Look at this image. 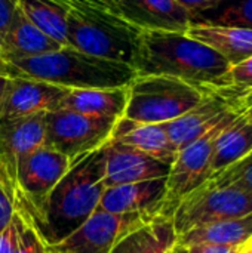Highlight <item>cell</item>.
<instances>
[{"label":"cell","instance_id":"ba28073f","mask_svg":"<svg viewBox=\"0 0 252 253\" xmlns=\"http://www.w3.org/2000/svg\"><path fill=\"white\" fill-rule=\"evenodd\" d=\"M252 212L250 191L238 187H212L206 182L186 196L172 215L177 236L192 228L232 218H241Z\"/></svg>","mask_w":252,"mask_h":253},{"label":"cell","instance_id":"83f0119b","mask_svg":"<svg viewBox=\"0 0 252 253\" xmlns=\"http://www.w3.org/2000/svg\"><path fill=\"white\" fill-rule=\"evenodd\" d=\"M12 221L15 224V248L12 253H49L37 231L24 218L15 212Z\"/></svg>","mask_w":252,"mask_h":253},{"label":"cell","instance_id":"484cf974","mask_svg":"<svg viewBox=\"0 0 252 253\" xmlns=\"http://www.w3.org/2000/svg\"><path fill=\"white\" fill-rule=\"evenodd\" d=\"M252 89V55L250 58L230 67L227 74L223 77L220 86L212 90L223 96L226 101L245 93Z\"/></svg>","mask_w":252,"mask_h":253},{"label":"cell","instance_id":"8992f818","mask_svg":"<svg viewBox=\"0 0 252 253\" xmlns=\"http://www.w3.org/2000/svg\"><path fill=\"white\" fill-rule=\"evenodd\" d=\"M238 114L239 111L232 108L208 132L178 151L166 178V193L160 216L172 219V215L181 200L211 178V162L215 139Z\"/></svg>","mask_w":252,"mask_h":253},{"label":"cell","instance_id":"7402d4cb","mask_svg":"<svg viewBox=\"0 0 252 253\" xmlns=\"http://www.w3.org/2000/svg\"><path fill=\"white\" fill-rule=\"evenodd\" d=\"M252 240V212L218 222L205 224L177 237V245L189 248L199 243L215 245H247Z\"/></svg>","mask_w":252,"mask_h":253},{"label":"cell","instance_id":"e575fe53","mask_svg":"<svg viewBox=\"0 0 252 253\" xmlns=\"http://www.w3.org/2000/svg\"><path fill=\"white\" fill-rule=\"evenodd\" d=\"M85 1H89L92 4H98V6H102V7H107L113 12L117 10V0H85ZM117 13V12H116Z\"/></svg>","mask_w":252,"mask_h":253},{"label":"cell","instance_id":"e0dca14e","mask_svg":"<svg viewBox=\"0 0 252 253\" xmlns=\"http://www.w3.org/2000/svg\"><path fill=\"white\" fill-rule=\"evenodd\" d=\"M110 141L132 147L168 165H172L178 154L163 123H137L122 117L117 120Z\"/></svg>","mask_w":252,"mask_h":253},{"label":"cell","instance_id":"d6a6232c","mask_svg":"<svg viewBox=\"0 0 252 253\" xmlns=\"http://www.w3.org/2000/svg\"><path fill=\"white\" fill-rule=\"evenodd\" d=\"M13 248H15V224L13 221H10V224L0 233V253H12Z\"/></svg>","mask_w":252,"mask_h":253},{"label":"cell","instance_id":"f35d334b","mask_svg":"<svg viewBox=\"0 0 252 253\" xmlns=\"http://www.w3.org/2000/svg\"><path fill=\"white\" fill-rule=\"evenodd\" d=\"M239 253H252V240L250 243H247V245L244 246V249Z\"/></svg>","mask_w":252,"mask_h":253},{"label":"cell","instance_id":"6da1fadb","mask_svg":"<svg viewBox=\"0 0 252 253\" xmlns=\"http://www.w3.org/2000/svg\"><path fill=\"white\" fill-rule=\"evenodd\" d=\"M104 150L76 162L39 203L15 211L52 246L76 231L98 208L104 185Z\"/></svg>","mask_w":252,"mask_h":253},{"label":"cell","instance_id":"5b68a950","mask_svg":"<svg viewBox=\"0 0 252 253\" xmlns=\"http://www.w3.org/2000/svg\"><path fill=\"white\" fill-rule=\"evenodd\" d=\"M208 92L166 76H137L128 86L123 119L137 123H168L195 105Z\"/></svg>","mask_w":252,"mask_h":253},{"label":"cell","instance_id":"836d02e7","mask_svg":"<svg viewBox=\"0 0 252 253\" xmlns=\"http://www.w3.org/2000/svg\"><path fill=\"white\" fill-rule=\"evenodd\" d=\"M181 6H184L186 9H189L192 12V15L201 12L202 9L211 6L212 3H215L217 0H177Z\"/></svg>","mask_w":252,"mask_h":253},{"label":"cell","instance_id":"f546056e","mask_svg":"<svg viewBox=\"0 0 252 253\" xmlns=\"http://www.w3.org/2000/svg\"><path fill=\"white\" fill-rule=\"evenodd\" d=\"M16 7V0H0V47L9 31Z\"/></svg>","mask_w":252,"mask_h":253},{"label":"cell","instance_id":"2e32d148","mask_svg":"<svg viewBox=\"0 0 252 253\" xmlns=\"http://www.w3.org/2000/svg\"><path fill=\"white\" fill-rule=\"evenodd\" d=\"M233 107L218 93L208 92L203 99L183 116L163 123L172 145L180 151L220 122Z\"/></svg>","mask_w":252,"mask_h":253},{"label":"cell","instance_id":"277c9868","mask_svg":"<svg viewBox=\"0 0 252 253\" xmlns=\"http://www.w3.org/2000/svg\"><path fill=\"white\" fill-rule=\"evenodd\" d=\"M67 9V43L86 55L137 68L143 30L116 12L85 0H58Z\"/></svg>","mask_w":252,"mask_h":253},{"label":"cell","instance_id":"d4e9b609","mask_svg":"<svg viewBox=\"0 0 252 253\" xmlns=\"http://www.w3.org/2000/svg\"><path fill=\"white\" fill-rule=\"evenodd\" d=\"M177 237L172 219L159 216L129 236L131 253H169Z\"/></svg>","mask_w":252,"mask_h":253},{"label":"cell","instance_id":"74e56055","mask_svg":"<svg viewBox=\"0 0 252 253\" xmlns=\"http://www.w3.org/2000/svg\"><path fill=\"white\" fill-rule=\"evenodd\" d=\"M169 253H187V249H186L184 246H180V245L175 243V246L172 248V251Z\"/></svg>","mask_w":252,"mask_h":253},{"label":"cell","instance_id":"7a4b0ae2","mask_svg":"<svg viewBox=\"0 0 252 253\" xmlns=\"http://www.w3.org/2000/svg\"><path fill=\"white\" fill-rule=\"evenodd\" d=\"M230 64L187 33L143 31L137 76H166L203 92L215 90Z\"/></svg>","mask_w":252,"mask_h":253},{"label":"cell","instance_id":"9a60e30c","mask_svg":"<svg viewBox=\"0 0 252 253\" xmlns=\"http://www.w3.org/2000/svg\"><path fill=\"white\" fill-rule=\"evenodd\" d=\"M166 193V178L108 187L104 190L98 209L111 213H146L160 216Z\"/></svg>","mask_w":252,"mask_h":253},{"label":"cell","instance_id":"52a82bcc","mask_svg":"<svg viewBox=\"0 0 252 253\" xmlns=\"http://www.w3.org/2000/svg\"><path fill=\"white\" fill-rule=\"evenodd\" d=\"M45 145L64 154L71 165L102 148L117 123L108 117H94L58 108L46 113Z\"/></svg>","mask_w":252,"mask_h":253},{"label":"cell","instance_id":"4316f807","mask_svg":"<svg viewBox=\"0 0 252 253\" xmlns=\"http://www.w3.org/2000/svg\"><path fill=\"white\" fill-rule=\"evenodd\" d=\"M206 184L212 187H238L250 191L252 188V151L224 170L214 173Z\"/></svg>","mask_w":252,"mask_h":253},{"label":"cell","instance_id":"7c38bea8","mask_svg":"<svg viewBox=\"0 0 252 253\" xmlns=\"http://www.w3.org/2000/svg\"><path fill=\"white\" fill-rule=\"evenodd\" d=\"M68 90L40 80L7 77L0 122L55 111Z\"/></svg>","mask_w":252,"mask_h":253},{"label":"cell","instance_id":"f1b7e54d","mask_svg":"<svg viewBox=\"0 0 252 253\" xmlns=\"http://www.w3.org/2000/svg\"><path fill=\"white\" fill-rule=\"evenodd\" d=\"M15 213L13 197L0 181V233L10 224Z\"/></svg>","mask_w":252,"mask_h":253},{"label":"cell","instance_id":"8d00e7d4","mask_svg":"<svg viewBox=\"0 0 252 253\" xmlns=\"http://www.w3.org/2000/svg\"><path fill=\"white\" fill-rule=\"evenodd\" d=\"M6 83H7V77H4L3 74H0V111H1V105H3V98H4V90H6Z\"/></svg>","mask_w":252,"mask_h":253},{"label":"cell","instance_id":"1f68e13d","mask_svg":"<svg viewBox=\"0 0 252 253\" xmlns=\"http://www.w3.org/2000/svg\"><path fill=\"white\" fill-rule=\"evenodd\" d=\"M227 102L235 110H238L239 113H245L250 117H252V89L245 92V93H241L238 96H233V98L227 99Z\"/></svg>","mask_w":252,"mask_h":253},{"label":"cell","instance_id":"cb8c5ba5","mask_svg":"<svg viewBox=\"0 0 252 253\" xmlns=\"http://www.w3.org/2000/svg\"><path fill=\"white\" fill-rule=\"evenodd\" d=\"M192 24L252 30V0H217L195 13Z\"/></svg>","mask_w":252,"mask_h":253},{"label":"cell","instance_id":"5bb4252c","mask_svg":"<svg viewBox=\"0 0 252 253\" xmlns=\"http://www.w3.org/2000/svg\"><path fill=\"white\" fill-rule=\"evenodd\" d=\"M116 12L143 31L187 33L193 18L177 0H117Z\"/></svg>","mask_w":252,"mask_h":253},{"label":"cell","instance_id":"d6986e66","mask_svg":"<svg viewBox=\"0 0 252 253\" xmlns=\"http://www.w3.org/2000/svg\"><path fill=\"white\" fill-rule=\"evenodd\" d=\"M128 104V86L111 89H70L59 108L94 117L119 120Z\"/></svg>","mask_w":252,"mask_h":253},{"label":"cell","instance_id":"d590c367","mask_svg":"<svg viewBox=\"0 0 252 253\" xmlns=\"http://www.w3.org/2000/svg\"><path fill=\"white\" fill-rule=\"evenodd\" d=\"M111 253H131V239L126 237L125 240H122Z\"/></svg>","mask_w":252,"mask_h":253},{"label":"cell","instance_id":"3957f363","mask_svg":"<svg viewBox=\"0 0 252 253\" xmlns=\"http://www.w3.org/2000/svg\"><path fill=\"white\" fill-rule=\"evenodd\" d=\"M0 74L40 80L65 89L126 87L137 77L135 68L126 64L95 58L70 46L13 62L0 59Z\"/></svg>","mask_w":252,"mask_h":253},{"label":"cell","instance_id":"ab89813d","mask_svg":"<svg viewBox=\"0 0 252 253\" xmlns=\"http://www.w3.org/2000/svg\"><path fill=\"white\" fill-rule=\"evenodd\" d=\"M250 194H251V196H252V188H251V190H250Z\"/></svg>","mask_w":252,"mask_h":253},{"label":"cell","instance_id":"4dcf8cb0","mask_svg":"<svg viewBox=\"0 0 252 253\" xmlns=\"http://www.w3.org/2000/svg\"><path fill=\"white\" fill-rule=\"evenodd\" d=\"M245 245H215V243H199L186 248L187 253H239Z\"/></svg>","mask_w":252,"mask_h":253},{"label":"cell","instance_id":"ffe728a7","mask_svg":"<svg viewBox=\"0 0 252 253\" xmlns=\"http://www.w3.org/2000/svg\"><path fill=\"white\" fill-rule=\"evenodd\" d=\"M187 34L220 53L230 65L252 55V30L192 24Z\"/></svg>","mask_w":252,"mask_h":253},{"label":"cell","instance_id":"44dd1931","mask_svg":"<svg viewBox=\"0 0 252 253\" xmlns=\"http://www.w3.org/2000/svg\"><path fill=\"white\" fill-rule=\"evenodd\" d=\"M252 151V117L239 113L217 136L211 172L212 175L224 170L235 162L244 159ZM211 175V176H212Z\"/></svg>","mask_w":252,"mask_h":253},{"label":"cell","instance_id":"4fadbf2b","mask_svg":"<svg viewBox=\"0 0 252 253\" xmlns=\"http://www.w3.org/2000/svg\"><path fill=\"white\" fill-rule=\"evenodd\" d=\"M102 150L105 188L168 178L171 170V165L116 141H108Z\"/></svg>","mask_w":252,"mask_h":253},{"label":"cell","instance_id":"9c48e42d","mask_svg":"<svg viewBox=\"0 0 252 253\" xmlns=\"http://www.w3.org/2000/svg\"><path fill=\"white\" fill-rule=\"evenodd\" d=\"M159 216L97 211L68 237L48 246L49 253H111L126 237Z\"/></svg>","mask_w":252,"mask_h":253},{"label":"cell","instance_id":"8fae6325","mask_svg":"<svg viewBox=\"0 0 252 253\" xmlns=\"http://www.w3.org/2000/svg\"><path fill=\"white\" fill-rule=\"evenodd\" d=\"M46 113L0 122V181L15 196L16 166L27 154L45 145Z\"/></svg>","mask_w":252,"mask_h":253},{"label":"cell","instance_id":"ac0fdd59","mask_svg":"<svg viewBox=\"0 0 252 253\" xmlns=\"http://www.w3.org/2000/svg\"><path fill=\"white\" fill-rule=\"evenodd\" d=\"M59 47L64 46L52 40L42 30H39L24 15V12L16 7L9 31L0 47V59L6 62H13L53 52Z\"/></svg>","mask_w":252,"mask_h":253},{"label":"cell","instance_id":"30bf717a","mask_svg":"<svg viewBox=\"0 0 252 253\" xmlns=\"http://www.w3.org/2000/svg\"><path fill=\"white\" fill-rule=\"evenodd\" d=\"M71 166L68 157L46 145L22 157L16 166L15 211L42 202Z\"/></svg>","mask_w":252,"mask_h":253},{"label":"cell","instance_id":"603a6c76","mask_svg":"<svg viewBox=\"0 0 252 253\" xmlns=\"http://www.w3.org/2000/svg\"><path fill=\"white\" fill-rule=\"evenodd\" d=\"M24 15L46 36L59 43H67V9L58 0H16Z\"/></svg>","mask_w":252,"mask_h":253}]
</instances>
